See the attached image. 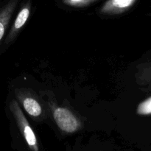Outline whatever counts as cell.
<instances>
[{
  "instance_id": "6da1fadb",
  "label": "cell",
  "mask_w": 151,
  "mask_h": 151,
  "mask_svg": "<svg viewBox=\"0 0 151 151\" xmlns=\"http://www.w3.org/2000/svg\"><path fill=\"white\" fill-rule=\"evenodd\" d=\"M10 109L29 148L34 151H38V142L35 133L28 123V121L27 120L18 103L15 100L10 102Z\"/></svg>"
},
{
  "instance_id": "7a4b0ae2",
  "label": "cell",
  "mask_w": 151,
  "mask_h": 151,
  "mask_svg": "<svg viewBox=\"0 0 151 151\" xmlns=\"http://www.w3.org/2000/svg\"><path fill=\"white\" fill-rule=\"evenodd\" d=\"M53 117L58 126L63 132L72 134L79 128L78 119L69 109L58 108L53 112Z\"/></svg>"
},
{
  "instance_id": "3957f363",
  "label": "cell",
  "mask_w": 151,
  "mask_h": 151,
  "mask_svg": "<svg viewBox=\"0 0 151 151\" xmlns=\"http://www.w3.org/2000/svg\"><path fill=\"white\" fill-rule=\"evenodd\" d=\"M137 0H107L101 7L104 14H119L132 7Z\"/></svg>"
},
{
  "instance_id": "277c9868",
  "label": "cell",
  "mask_w": 151,
  "mask_h": 151,
  "mask_svg": "<svg viewBox=\"0 0 151 151\" xmlns=\"http://www.w3.org/2000/svg\"><path fill=\"white\" fill-rule=\"evenodd\" d=\"M17 3L18 0H9L8 2L0 10V41L4 35Z\"/></svg>"
},
{
  "instance_id": "5b68a950",
  "label": "cell",
  "mask_w": 151,
  "mask_h": 151,
  "mask_svg": "<svg viewBox=\"0 0 151 151\" xmlns=\"http://www.w3.org/2000/svg\"><path fill=\"white\" fill-rule=\"evenodd\" d=\"M29 13H30V2L27 1L18 13L17 17L13 25V27L7 38V42H10L16 36L18 31L24 25L29 18Z\"/></svg>"
},
{
  "instance_id": "8992f818",
  "label": "cell",
  "mask_w": 151,
  "mask_h": 151,
  "mask_svg": "<svg viewBox=\"0 0 151 151\" xmlns=\"http://www.w3.org/2000/svg\"><path fill=\"white\" fill-rule=\"evenodd\" d=\"M22 103L24 110L30 116L37 117V116H39L42 113V109H41V106L35 99L29 97H24L23 100H22Z\"/></svg>"
},
{
  "instance_id": "52a82bcc",
  "label": "cell",
  "mask_w": 151,
  "mask_h": 151,
  "mask_svg": "<svg viewBox=\"0 0 151 151\" xmlns=\"http://www.w3.org/2000/svg\"><path fill=\"white\" fill-rule=\"evenodd\" d=\"M137 112L139 115L142 116L151 114V97L139 104Z\"/></svg>"
},
{
  "instance_id": "ba28073f",
  "label": "cell",
  "mask_w": 151,
  "mask_h": 151,
  "mask_svg": "<svg viewBox=\"0 0 151 151\" xmlns=\"http://www.w3.org/2000/svg\"><path fill=\"white\" fill-rule=\"evenodd\" d=\"M97 0H62L63 4L66 5L75 7H82L88 6Z\"/></svg>"
}]
</instances>
